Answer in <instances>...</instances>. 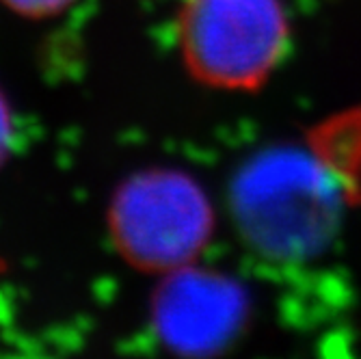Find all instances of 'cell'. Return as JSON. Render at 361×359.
Instances as JSON below:
<instances>
[{
	"instance_id": "obj_1",
	"label": "cell",
	"mask_w": 361,
	"mask_h": 359,
	"mask_svg": "<svg viewBox=\"0 0 361 359\" xmlns=\"http://www.w3.org/2000/svg\"><path fill=\"white\" fill-rule=\"evenodd\" d=\"M331 178L299 152L264 156L238 188V214L251 241L277 257H307L336 227Z\"/></svg>"
},
{
	"instance_id": "obj_2",
	"label": "cell",
	"mask_w": 361,
	"mask_h": 359,
	"mask_svg": "<svg viewBox=\"0 0 361 359\" xmlns=\"http://www.w3.org/2000/svg\"><path fill=\"white\" fill-rule=\"evenodd\" d=\"M182 30L190 68L221 87L267 80L288 46L279 0H188Z\"/></svg>"
},
{
	"instance_id": "obj_3",
	"label": "cell",
	"mask_w": 361,
	"mask_h": 359,
	"mask_svg": "<svg viewBox=\"0 0 361 359\" xmlns=\"http://www.w3.org/2000/svg\"><path fill=\"white\" fill-rule=\"evenodd\" d=\"M210 212L204 197L184 182H158L133 195L123 208V234L137 253L154 262H180L202 247Z\"/></svg>"
},
{
	"instance_id": "obj_4",
	"label": "cell",
	"mask_w": 361,
	"mask_h": 359,
	"mask_svg": "<svg viewBox=\"0 0 361 359\" xmlns=\"http://www.w3.org/2000/svg\"><path fill=\"white\" fill-rule=\"evenodd\" d=\"M169 322L176 334L195 346H210L227 340L245 314L240 292L223 279H184L171 299Z\"/></svg>"
},
{
	"instance_id": "obj_5",
	"label": "cell",
	"mask_w": 361,
	"mask_h": 359,
	"mask_svg": "<svg viewBox=\"0 0 361 359\" xmlns=\"http://www.w3.org/2000/svg\"><path fill=\"white\" fill-rule=\"evenodd\" d=\"M11 3L18 9H26V11H46V9H54L63 0H11Z\"/></svg>"
}]
</instances>
